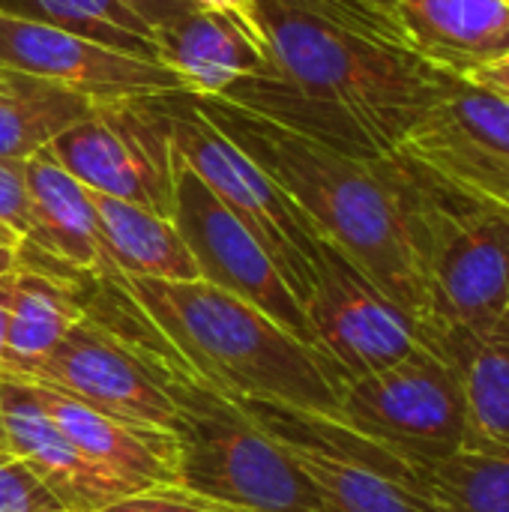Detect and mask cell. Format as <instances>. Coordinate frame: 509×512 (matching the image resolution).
Segmentation results:
<instances>
[{
	"label": "cell",
	"mask_w": 509,
	"mask_h": 512,
	"mask_svg": "<svg viewBox=\"0 0 509 512\" xmlns=\"http://www.w3.org/2000/svg\"><path fill=\"white\" fill-rule=\"evenodd\" d=\"M105 282L198 378L231 399H264L339 417V378L330 363L246 300L204 279L114 276Z\"/></svg>",
	"instance_id": "4"
},
{
	"label": "cell",
	"mask_w": 509,
	"mask_h": 512,
	"mask_svg": "<svg viewBox=\"0 0 509 512\" xmlns=\"http://www.w3.org/2000/svg\"><path fill=\"white\" fill-rule=\"evenodd\" d=\"M12 90H15V72L0 69V99H3V96H9Z\"/></svg>",
	"instance_id": "34"
},
{
	"label": "cell",
	"mask_w": 509,
	"mask_h": 512,
	"mask_svg": "<svg viewBox=\"0 0 509 512\" xmlns=\"http://www.w3.org/2000/svg\"><path fill=\"white\" fill-rule=\"evenodd\" d=\"M0 69L57 84L90 102L186 93L159 60L132 57L51 24L0 15Z\"/></svg>",
	"instance_id": "14"
},
{
	"label": "cell",
	"mask_w": 509,
	"mask_h": 512,
	"mask_svg": "<svg viewBox=\"0 0 509 512\" xmlns=\"http://www.w3.org/2000/svg\"><path fill=\"white\" fill-rule=\"evenodd\" d=\"M369 6H375V9H381V12H387V15H393L396 18V0H366Z\"/></svg>",
	"instance_id": "36"
},
{
	"label": "cell",
	"mask_w": 509,
	"mask_h": 512,
	"mask_svg": "<svg viewBox=\"0 0 509 512\" xmlns=\"http://www.w3.org/2000/svg\"><path fill=\"white\" fill-rule=\"evenodd\" d=\"M24 180L30 201V234L24 243L75 273L114 279L117 273L102 240L90 189L81 186L48 147L24 159Z\"/></svg>",
	"instance_id": "17"
},
{
	"label": "cell",
	"mask_w": 509,
	"mask_h": 512,
	"mask_svg": "<svg viewBox=\"0 0 509 512\" xmlns=\"http://www.w3.org/2000/svg\"><path fill=\"white\" fill-rule=\"evenodd\" d=\"M156 57L192 96H222L243 78L279 72L270 45L240 18L195 6L153 27Z\"/></svg>",
	"instance_id": "16"
},
{
	"label": "cell",
	"mask_w": 509,
	"mask_h": 512,
	"mask_svg": "<svg viewBox=\"0 0 509 512\" xmlns=\"http://www.w3.org/2000/svg\"><path fill=\"white\" fill-rule=\"evenodd\" d=\"M171 222L192 252L198 276L204 282L246 300L279 327H285L291 336L315 348L306 309L291 294L288 282L282 279L264 246L183 159L174 171Z\"/></svg>",
	"instance_id": "11"
},
{
	"label": "cell",
	"mask_w": 509,
	"mask_h": 512,
	"mask_svg": "<svg viewBox=\"0 0 509 512\" xmlns=\"http://www.w3.org/2000/svg\"><path fill=\"white\" fill-rule=\"evenodd\" d=\"M396 18L411 45L456 78L509 54L507 0H396Z\"/></svg>",
	"instance_id": "20"
},
{
	"label": "cell",
	"mask_w": 509,
	"mask_h": 512,
	"mask_svg": "<svg viewBox=\"0 0 509 512\" xmlns=\"http://www.w3.org/2000/svg\"><path fill=\"white\" fill-rule=\"evenodd\" d=\"M339 420L393 450L417 471L468 441L459 381L426 342L387 369L342 381Z\"/></svg>",
	"instance_id": "9"
},
{
	"label": "cell",
	"mask_w": 509,
	"mask_h": 512,
	"mask_svg": "<svg viewBox=\"0 0 509 512\" xmlns=\"http://www.w3.org/2000/svg\"><path fill=\"white\" fill-rule=\"evenodd\" d=\"M0 243H3V246H21V237H18L12 228H6V225L0 222Z\"/></svg>",
	"instance_id": "35"
},
{
	"label": "cell",
	"mask_w": 509,
	"mask_h": 512,
	"mask_svg": "<svg viewBox=\"0 0 509 512\" xmlns=\"http://www.w3.org/2000/svg\"><path fill=\"white\" fill-rule=\"evenodd\" d=\"M402 168L426 276L423 324H507L509 210L462 192L408 156Z\"/></svg>",
	"instance_id": "5"
},
{
	"label": "cell",
	"mask_w": 509,
	"mask_h": 512,
	"mask_svg": "<svg viewBox=\"0 0 509 512\" xmlns=\"http://www.w3.org/2000/svg\"><path fill=\"white\" fill-rule=\"evenodd\" d=\"M30 390L39 408L93 465L138 492L174 489V438L168 432L132 429L39 384H30Z\"/></svg>",
	"instance_id": "19"
},
{
	"label": "cell",
	"mask_w": 509,
	"mask_h": 512,
	"mask_svg": "<svg viewBox=\"0 0 509 512\" xmlns=\"http://www.w3.org/2000/svg\"><path fill=\"white\" fill-rule=\"evenodd\" d=\"M90 108L93 102L81 93L15 72V90L0 99V159H30L84 120Z\"/></svg>",
	"instance_id": "23"
},
{
	"label": "cell",
	"mask_w": 509,
	"mask_h": 512,
	"mask_svg": "<svg viewBox=\"0 0 509 512\" xmlns=\"http://www.w3.org/2000/svg\"><path fill=\"white\" fill-rule=\"evenodd\" d=\"M0 512H69L12 453H0Z\"/></svg>",
	"instance_id": "26"
},
{
	"label": "cell",
	"mask_w": 509,
	"mask_h": 512,
	"mask_svg": "<svg viewBox=\"0 0 509 512\" xmlns=\"http://www.w3.org/2000/svg\"><path fill=\"white\" fill-rule=\"evenodd\" d=\"M18 249L21 246H3L0 243V276H6L9 270L18 267Z\"/></svg>",
	"instance_id": "33"
},
{
	"label": "cell",
	"mask_w": 509,
	"mask_h": 512,
	"mask_svg": "<svg viewBox=\"0 0 509 512\" xmlns=\"http://www.w3.org/2000/svg\"><path fill=\"white\" fill-rule=\"evenodd\" d=\"M102 512H213L204 504L186 501L180 495H174L171 489L159 486V489H147V492H135L126 495L114 504H108Z\"/></svg>",
	"instance_id": "28"
},
{
	"label": "cell",
	"mask_w": 509,
	"mask_h": 512,
	"mask_svg": "<svg viewBox=\"0 0 509 512\" xmlns=\"http://www.w3.org/2000/svg\"><path fill=\"white\" fill-rule=\"evenodd\" d=\"M0 15L51 24L114 51L159 60L153 27L123 0H0Z\"/></svg>",
	"instance_id": "24"
},
{
	"label": "cell",
	"mask_w": 509,
	"mask_h": 512,
	"mask_svg": "<svg viewBox=\"0 0 509 512\" xmlns=\"http://www.w3.org/2000/svg\"><path fill=\"white\" fill-rule=\"evenodd\" d=\"M15 378L69 396L132 429L168 432L171 426V402L138 348L87 312Z\"/></svg>",
	"instance_id": "12"
},
{
	"label": "cell",
	"mask_w": 509,
	"mask_h": 512,
	"mask_svg": "<svg viewBox=\"0 0 509 512\" xmlns=\"http://www.w3.org/2000/svg\"><path fill=\"white\" fill-rule=\"evenodd\" d=\"M123 3L129 9H135L150 27H159V24H165V21H171V18H177V15L198 6L195 0H123Z\"/></svg>",
	"instance_id": "29"
},
{
	"label": "cell",
	"mask_w": 509,
	"mask_h": 512,
	"mask_svg": "<svg viewBox=\"0 0 509 512\" xmlns=\"http://www.w3.org/2000/svg\"><path fill=\"white\" fill-rule=\"evenodd\" d=\"M6 360H9V315L0 303V375L6 369Z\"/></svg>",
	"instance_id": "32"
},
{
	"label": "cell",
	"mask_w": 509,
	"mask_h": 512,
	"mask_svg": "<svg viewBox=\"0 0 509 512\" xmlns=\"http://www.w3.org/2000/svg\"><path fill=\"white\" fill-rule=\"evenodd\" d=\"M0 222L12 228L21 240L30 234V201H27V180L24 162L0 159Z\"/></svg>",
	"instance_id": "27"
},
{
	"label": "cell",
	"mask_w": 509,
	"mask_h": 512,
	"mask_svg": "<svg viewBox=\"0 0 509 512\" xmlns=\"http://www.w3.org/2000/svg\"><path fill=\"white\" fill-rule=\"evenodd\" d=\"M441 512H509V453L465 444L420 468Z\"/></svg>",
	"instance_id": "25"
},
{
	"label": "cell",
	"mask_w": 509,
	"mask_h": 512,
	"mask_svg": "<svg viewBox=\"0 0 509 512\" xmlns=\"http://www.w3.org/2000/svg\"><path fill=\"white\" fill-rule=\"evenodd\" d=\"M453 369L474 447L509 453V327L423 324V339Z\"/></svg>",
	"instance_id": "18"
},
{
	"label": "cell",
	"mask_w": 509,
	"mask_h": 512,
	"mask_svg": "<svg viewBox=\"0 0 509 512\" xmlns=\"http://www.w3.org/2000/svg\"><path fill=\"white\" fill-rule=\"evenodd\" d=\"M189 102L300 207L321 240L426 321V276L399 153L360 159L219 96L189 93Z\"/></svg>",
	"instance_id": "1"
},
{
	"label": "cell",
	"mask_w": 509,
	"mask_h": 512,
	"mask_svg": "<svg viewBox=\"0 0 509 512\" xmlns=\"http://www.w3.org/2000/svg\"><path fill=\"white\" fill-rule=\"evenodd\" d=\"M303 309L315 351L339 384L393 366L423 339V324L327 240H321L315 285Z\"/></svg>",
	"instance_id": "10"
},
{
	"label": "cell",
	"mask_w": 509,
	"mask_h": 512,
	"mask_svg": "<svg viewBox=\"0 0 509 512\" xmlns=\"http://www.w3.org/2000/svg\"><path fill=\"white\" fill-rule=\"evenodd\" d=\"M507 3H509V0H507Z\"/></svg>",
	"instance_id": "39"
},
{
	"label": "cell",
	"mask_w": 509,
	"mask_h": 512,
	"mask_svg": "<svg viewBox=\"0 0 509 512\" xmlns=\"http://www.w3.org/2000/svg\"><path fill=\"white\" fill-rule=\"evenodd\" d=\"M105 282V279H99ZM126 309L129 327L111 324L129 339L171 402L174 438V495L213 512H330L318 486L228 393L198 378L171 345L105 282ZM90 315V312H87Z\"/></svg>",
	"instance_id": "3"
},
{
	"label": "cell",
	"mask_w": 509,
	"mask_h": 512,
	"mask_svg": "<svg viewBox=\"0 0 509 512\" xmlns=\"http://www.w3.org/2000/svg\"><path fill=\"white\" fill-rule=\"evenodd\" d=\"M465 81H471V84H477V87H483V90H489V93L509 102V54H504L501 60L489 63V66L474 69L471 75H465Z\"/></svg>",
	"instance_id": "30"
},
{
	"label": "cell",
	"mask_w": 509,
	"mask_h": 512,
	"mask_svg": "<svg viewBox=\"0 0 509 512\" xmlns=\"http://www.w3.org/2000/svg\"><path fill=\"white\" fill-rule=\"evenodd\" d=\"M258 24L279 72L387 156L456 81L366 0H258Z\"/></svg>",
	"instance_id": "2"
},
{
	"label": "cell",
	"mask_w": 509,
	"mask_h": 512,
	"mask_svg": "<svg viewBox=\"0 0 509 512\" xmlns=\"http://www.w3.org/2000/svg\"><path fill=\"white\" fill-rule=\"evenodd\" d=\"M0 453H6V450H3V426H0Z\"/></svg>",
	"instance_id": "37"
},
{
	"label": "cell",
	"mask_w": 509,
	"mask_h": 512,
	"mask_svg": "<svg viewBox=\"0 0 509 512\" xmlns=\"http://www.w3.org/2000/svg\"><path fill=\"white\" fill-rule=\"evenodd\" d=\"M165 105L171 114L177 156L252 231L288 282L291 294L300 306H306L321 255V237L312 222L225 132H219L189 102V93H165Z\"/></svg>",
	"instance_id": "7"
},
{
	"label": "cell",
	"mask_w": 509,
	"mask_h": 512,
	"mask_svg": "<svg viewBox=\"0 0 509 512\" xmlns=\"http://www.w3.org/2000/svg\"><path fill=\"white\" fill-rule=\"evenodd\" d=\"M0 303L9 315V360L3 375L15 378L42 360L84 318V303L69 279L27 267L0 276Z\"/></svg>",
	"instance_id": "21"
},
{
	"label": "cell",
	"mask_w": 509,
	"mask_h": 512,
	"mask_svg": "<svg viewBox=\"0 0 509 512\" xmlns=\"http://www.w3.org/2000/svg\"><path fill=\"white\" fill-rule=\"evenodd\" d=\"M396 153L426 165L462 192L509 210L507 99L456 78Z\"/></svg>",
	"instance_id": "13"
},
{
	"label": "cell",
	"mask_w": 509,
	"mask_h": 512,
	"mask_svg": "<svg viewBox=\"0 0 509 512\" xmlns=\"http://www.w3.org/2000/svg\"><path fill=\"white\" fill-rule=\"evenodd\" d=\"M0 426L3 450L21 459L69 512H102L138 492L93 465L39 408L27 381L0 375Z\"/></svg>",
	"instance_id": "15"
},
{
	"label": "cell",
	"mask_w": 509,
	"mask_h": 512,
	"mask_svg": "<svg viewBox=\"0 0 509 512\" xmlns=\"http://www.w3.org/2000/svg\"><path fill=\"white\" fill-rule=\"evenodd\" d=\"M51 156L90 192L174 213L177 147L162 96L93 102L90 114L48 144Z\"/></svg>",
	"instance_id": "8"
},
{
	"label": "cell",
	"mask_w": 509,
	"mask_h": 512,
	"mask_svg": "<svg viewBox=\"0 0 509 512\" xmlns=\"http://www.w3.org/2000/svg\"><path fill=\"white\" fill-rule=\"evenodd\" d=\"M198 6H207V9H219V12H228L234 18H240L249 30L261 33V24H258V0H195ZM267 39V36H264Z\"/></svg>",
	"instance_id": "31"
},
{
	"label": "cell",
	"mask_w": 509,
	"mask_h": 512,
	"mask_svg": "<svg viewBox=\"0 0 509 512\" xmlns=\"http://www.w3.org/2000/svg\"><path fill=\"white\" fill-rule=\"evenodd\" d=\"M102 240L117 276H147L168 282L201 279L177 225L141 204L90 192Z\"/></svg>",
	"instance_id": "22"
},
{
	"label": "cell",
	"mask_w": 509,
	"mask_h": 512,
	"mask_svg": "<svg viewBox=\"0 0 509 512\" xmlns=\"http://www.w3.org/2000/svg\"><path fill=\"white\" fill-rule=\"evenodd\" d=\"M318 486L330 512H441L420 471L333 414L237 399Z\"/></svg>",
	"instance_id": "6"
},
{
	"label": "cell",
	"mask_w": 509,
	"mask_h": 512,
	"mask_svg": "<svg viewBox=\"0 0 509 512\" xmlns=\"http://www.w3.org/2000/svg\"><path fill=\"white\" fill-rule=\"evenodd\" d=\"M507 327H509V306H507Z\"/></svg>",
	"instance_id": "38"
}]
</instances>
